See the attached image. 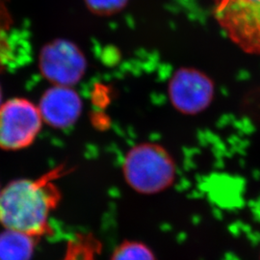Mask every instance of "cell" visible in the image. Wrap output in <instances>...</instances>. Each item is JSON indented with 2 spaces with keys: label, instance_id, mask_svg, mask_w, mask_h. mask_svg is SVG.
I'll return each instance as SVG.
<instances>
[{
  "label": "cell",
  "instance_id": "6da1fadb",
  "mask_svg": "<svg viewBox=\"0 0 260 260\" xmlns=\"http://www.w3.org/2000/svg\"><path fill=\"white\" fill-rule=\"evenodd\" d=\"M53 171L38 179H16L1 190L0 223L7 230L41 237L50 233L49 215L61 200Z\"/></svg>",
  "mask_w": 260,
  "mask_h": 260
},
{
  "label": "cell",
  "instance_id": "7a4b0ae2",
  "mask_svg": "<svg viewBox=\"0 0 260 260\" xmlns=\"http://www.w3.org/2000/svg\"><path fill=\"white\" fill-rule=\"evenodd\" d=\"M122 174L134 191L154 195L174 184L177 168L174 158L162 146L141 143L126 152L122 162Z\"/></svg>",
  "mask_w": 260,
  "mask_h": 260
},
{
  "label": "cell",
  "instance_id": "3957f363",
  "mask_svg": "<svg viewBox=\"0 0 260 260\" xmlns=\"http://www.w3.org/2000/svg\"><path fill=\"white\" fill-rule=\"evenodd\" d=\"M215 17L245 52L260 54V0H216Z\"/></svg>",
  "mask_w": 260,
  "mask_h": 260
},
{
  "label": "cell",
  "instance_id": "277c9868",
  "mask_svg": "<svg viewBox=\"0 0 260 260\" xmlns=\"http://www.w3.org/2000/svg\"><path fill=\"white\" fill-rule=\"evenodd\" d=\"M42 75L52 85L75 87L86 75L87 58L71 40L57 38L41 48L38 60Z\"/></svg>",
  "mask_w": 260,
  "mask_h": 260
},
{
  "label": "cell",
  "instance_id": "5b68a950",
  "mask_svg": "<svg viewBox=\"0 0 260 260\" xmlns=\"http://www.w3.org/2000/svg\"><path fill=\"white\" fill-rule=\"evenodd\" d=\"M38 106L14 98L0 106V149L19 150L32 145L43 124Z\"/></svg>",
  "mask_w": 260,
  "mask_h": 260
},
{
  "label": "cell",
  "instance_id": "8992f818",
  "mask_svg": "<svg viewBox=\"0 0 260 260\" xmlns=\"http://www.w3.org/2000/svg\"><path fill=\"white\" fill-rule=\"evenodd\" d=\"M168 93L177 111L194 115L204 111L212 103L213 82L196 69L181 68L170 79Z\"/></svg>",
  "mask_w": 260,
  "mask_h": 260
},
{
  "label": "cell",
  "instance_id": "52a82bcc",
  "mask_svg": "<svg viewBox=\"0 0 260 260\" xmlns=\"http://www.w3.org/2000/svg\"><path fill=\"white\" fill-rule=\"evenodd\" d=\"M38 108L47 125L65 129L79 120L83 103L74 87L52 85L42 94Z\"/></svg>",
  "mask_w": 260,
  "mask_h": 260
},
{
  "label": "cell",
  "instance_id": "ba28073f",
  "mask_svg": "<svg viewBox=\"0 0 260 260\" xmlns=\"http://www.w3.org/2000/svg\"><path fill=\"white\" fill-rule=\"evenodd\" d=\"M35 248V237L17 231L0 233V260H31Z\"/></svg>",
  "mask_w": 260,
  "mask_h": 260
},
{
  "label": "cell",
  "instance_id": "9c48e42d",
  "mask_svg": "<svg viewBox=\"0 0 260 260\" xmlns=\"http://www.w3.org/2000/svg\"><path fill=\"white\" fill-rule=\"evenodd\" d=\"M110 260H156L149 247L138 241H125L114 251Z\"/></svg>",
  "mask_w": 260,
  "mask_h": 260
},
{
  "label": "cell",
  "instance_id": "30bf717a",
  "mask_svg": "<svg viewBox=\"0 0 260 260\" xmlns=\"http://www.w3.org/2000/svg\"><path fill=\"white\" fill-rule=\"evenodd\" d=\"M129 0H84L87 8L96 16L109 17L124 9Z\"/></svg>",
  "mask_w": 260,
  "mask_h": 260
},
{
  "label": "cell",
  "instance_id": "8fae6325",
  "mask_svg": "<svg viewBox=\"0 0 260 260\" xmlns=\"http://www.w3.org/2000/svg\"><path fill=\"white\" fill-rule=\"evenodd\" d=\"M2 90H1V87H0V106L2 105Z\"/></svg>",
  "mask_w": 260,
  "mask_h": 260
},
{
  "label": "cell",
  "instance_id": "7c38bea8",
  "mask_svg": "<svg viewBox=\"0 0 260 260\" xmlns=\"http://www.w3.org/2000/svg\"><path fill=\"white\" fill-rule=\"evenodd\" d=\"M0 193H1V189H0Z\"/></svg>",
  "mask_w": 260,
  "mask_h": 260
}]
</instances>
